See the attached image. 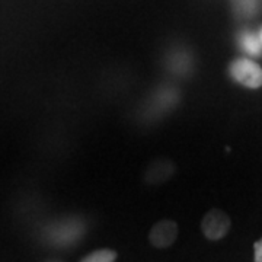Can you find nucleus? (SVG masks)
Instances as JSON below:
<instances>
[{"label": "nucleus", "mask_w": 262, "mask_h": 262, "mask_svg": "<svg viewBox=\"0 0 262 262\" xmlns=\"http://www.w3.org/2000/svg\"><path fill=\"white\" fill-rule=\"evenodd\" d=\"M117 252L114 249H98L86 255L80 262H115Z\"/></svg>", "instance_id": "39448f33"}, {"label": "nucleus", "mask_w": 262, "mask_h": 262, "mask_svg": "<svg viewBox=\"0 0 262 262\" xmlns=\"http://www.w3.org/2000/svg\"><path fill=\"white\" fill-rule=\"evenodd\" d=\"M175 163L169 159H156L149 165L144 172V181L149 185H159L173 177L175 173Z\"/></svg>", "instance_id": "20e7f679"}, {"label": "nucleus", "mask_w": 262, "mask_h": 262, "mask_svg": "<svg viewBox=\"0 0 262 262\" xmlns=\"http://www.w3.org/2000/svg\"><path fill=\"white\" fill-rule=\"evenodd\" d=\"M253 249H255V262H262V239L255 242Z\"/></svg>", "instance_id": "0eeeda50"}, {"label": "nucleus", "mask_w": 262, "mask_h": 262, "mask_svg": "<svg viewBox=\"0 0 262 262\" xmlns=\"http://www.w3.org/2000/svg\"><path fill=\"white\" fill-rule=\"evenodd\" d=\"M245 51H248L252 56H259L261 54V39L256 38L253 34H246L242 38Z\"/></svg>", "instance_id": "423d86ee"}, {"label": "nucleus", "mask_w": 262, "mask_h": 262, "mask_svg": "<svg viewBox=\"0 0 262 262\" xmlns=\"http://www.w3.org/2000/svg\"><path fill=\"white\" fill-rule=\"evenodd\" d=\"M201 229L207 239L220 241L225 237L230 229V219L225 211L219 208L210 210L201 222Z\"/></svg>", "instance_id": "f03ea898"}, {"label": "nucleus", "mask_w": 262, "mask_h": 262, "mask_svg": "<svg viewBox=\"0 0 262 262\" xmlns=\"http://www.w3.org/2000/svg\"><path fill=\"white\" fill-rule=\"evenodd\" d=\"M259 39H261V42H262V31H261V38H259Z\"/></svg>", "instance_id": "6e6552de"}, {"label": "nucleus", "mask_w": 262, "mask_h": 262, "mask_svg": "<svg viewBox=\"0 0 262 262\" xmlns=\"http://www.w3.org/2000/svg\"><path fill=\"white\" fill-rule=\"evenodd\" d=\"M178 237V225L173 220H162L151 227L149 242L158 249L169 248Z\"/></svg>", "instance_id": "7ed1b4c3"}, {"label": "nucleus", "mask_w": 262, "mask_h": 262, "mask_svg": "<svg viewBox=\"0 0 262 262\" xmlns=\"http://www.w3.org/2000/svg\"><path fill=\"white\" fill-rule=\"evenodd\" d=\"M229 73L237 83L251 89L262 86V67L249 58H236L229 66Z\"/></svg>", "instance_id": "f257e3e1"}]
</instances>
